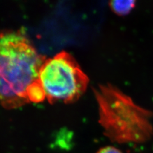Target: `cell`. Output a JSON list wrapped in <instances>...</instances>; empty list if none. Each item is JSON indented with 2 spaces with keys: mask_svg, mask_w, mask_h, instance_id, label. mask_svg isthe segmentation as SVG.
Instances as JSON below:
<instances>
[{
  "mask_svg": "<svg viewBox=\"0 0 153 153\" xmlns=\"http://www.w3.org/2000/svg\"><path fill=\"white\" fill-rule=\"evenodd\" d=\"M97 153H123L120 150L114 146H105L100 148Z\"/></svg>",
  "mask_w": 153,
  "mask_h": 153,
  "instance_id": "cell-5",
  "label": "cell"
},
{
  "mask_svg": "<svg viewBox=\"0 0 153 153\" xmlns=\"http://www.w3.org/2000/svg\"><path fill=\"white\" fill-rule=\"evenodd\" d=\"M38 82L50 102L71 103L84 94L89 79L74 57L62 51L45 60Z\"/></svg>",
  "mask_w": 153,
  "mask_h": 153,
  "instance_id": "cell-3",
  "label": "cell"
},
{
  "mask_svg": "<svg viewBox=\"0 0 153 153\" xmlns=\"http://www.w3.org/2000/svg\"><path fill=\"white\" fill-rule=\"evenodd\" d=\"M46 59L20 31H0V103L8 108L30 102Z\"/></svg>",
  "mask_w": 153,
  "mask_h": 153,
  "instance_id": "cell-1",
  "label": "cell"
},
{
  "mask_svg": "<svg viewBox=\"0 0 153 153\" xmlns=\"http://www.w3.org/2000/svg\"><path fill=\"white\" fill-rule=\"evenodd\" d=\"M98 123L104 135L118 143H144L153 135V112L137 104L128 94L111 84L94 89Z\"/></svg>",
  "mask_w": 153,
  "mask_h": 153,
  "instance_id": "cell-2",
  "label": "cell"
},
{
  "mask_svg": "<svg viewBox=\"0 0 153 153\" xmlns=\"http://www.w3.org/2000/svg\"><path fill=\"white\" fill-rule=\"evenodd\" d=\"M136 5L135 1H111L109 7L117 16H124L130 13Z\"/></svg>",
  "mask_w": 153,
  "mask_h": 153,
  "instance_id": "cell-4",
  "label": "cell"
}]
</instances>
